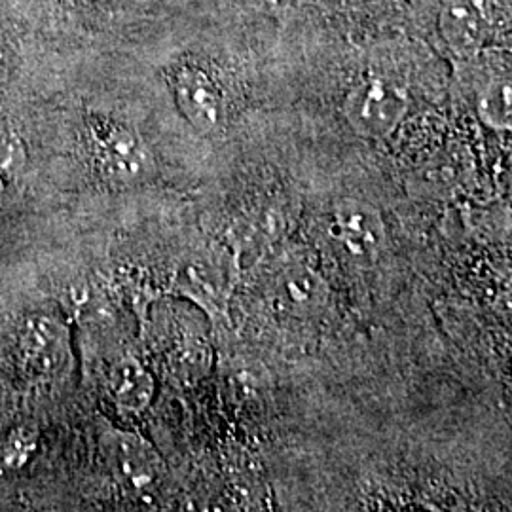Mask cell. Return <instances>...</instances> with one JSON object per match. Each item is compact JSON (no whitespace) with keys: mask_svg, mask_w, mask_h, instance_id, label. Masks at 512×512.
<instances>
[{"mask_svg":"<svg viewBox=\"0 0 512 512\" xmlns=\"http://www.w3.org/2000/svg\"><path fill=\"white\" fill-rule=\"evenodd\" d=\"M497 310H499V313H501L505 319L512 321V291L503 294V296L497 300Z\"/></svg>","mask_w":512,"mask_h":512,"instance_id":"2e32d148","label":"cell"},{"mask_svg":"<svg viewBox=\"0 0 512 512\" xmlns=\"http://www.w3.org/2000/svg\"><path fill=\"white\" fill-rule=\"evenodd\" d=\"M55 2L73 12L93 14V16H110V14L126 12L137 0H55Z\"/></svg>","mask_w":512,"mask_h":512,"instance_id":"5bb4252c","label":"cell"},{"mask_svg":"<svg viewBox=\"0 0 512 512\" xmlns=\"http://www.w3.org/2000/svg\"><path fill=\"white\" fill-rule=\"evenodd\" d=\"M21 338L27 366L40 376H52L65 365L69 344L67 332L59 323L46 317H38L29 321Z\"/></svg>","mask_w":512,"mask_h":512,"instance_id":"ba28073f","label":"cell"},{"mask_svg":"<svg viewBox=\"0 0 512 512\" xmlns=\"http://www.w3.org/2000/svg\"><path fill=\"white\" fill-rule=\"evenodd\" d=\"M4 192V181H2V175H0V194Z\"/></svg>","mask_w":512,"mask_h":512,"instance_id":"d6986e66","label":"cell"},{"mask_svg":"<svg viewBox=\"0 0 512 512\" xmlns=\"http://www.w3.org/2000/svg\"><path fill=\"white\" fill-rule=\"evenodd\" d=\"M274 300L277 310L291 317H313L329 300V287L323 275L306 264H294L275 277Z\"/></svg>","mask_w":512,"mask_h":512,"instance_id":"52a82bcc","label":"cell"},{"mask_svg":"<svg viewBox=\"0 0 512 512\" xmlns=\"http://www.w3.org/2000/svg\"><path fill=\"white\" fill-rule=\"evenodd\" d=\"M38 435L35 429L18 427L14 429L0 450V463L6 469H21L33 452L37 450Z\"/></svg>","mask_w":512,"mask_h":512,"instance_id":"7c38bea8","label":"cell"},{"mask_svg":"<svg viewBox=\"0 0 512 512\" xmlns=\"http://www.w3.org/2000/svg\"><path fill=\"white\" fill-rule=\"evenodd\" d=\"M507 183H509V190H511L512 194V158L511 164H509V169H507Z\"/></svg>","mask_w":512,"mask_h":512,"instance_id":"ac0fdd59","label":"cell"},{"mask_svg":"<svg viewBox=\"0 0 512 512\" xmlns=\"http://www.w3.org/2000/svg\"><path fill=\"white\" fill-rule=\"evenodd\" d=\"M478 110L488 126L512 131V76L490 82L480 95Z\"/></svg>","mask_w":512,"mask_h":512,"instance_id":"8fae6325","label":"cell"},{"mask_svg":"<svg viewBox=\"0 0 512 512\" xmlns=\"http://www.w3.org/2000/svg\"><path fill=\"white\" fill-rule=\"evenodd\" d=\"M177 283L184 293L202 302L209 310H220L226 304L228 272L215 256H190L177 274Z\"/></svg>","mask_w":512,"mask_h":512,"instance_id":"9c48e42d","label":"cell"},{"mask_svg":"<svg viewBox=\"0 0 512 512\" xmlns=\"http://www.w3.org/2000/svg\"><path fill=\"white\" fill-rule=\"evenodd\" d=\"M25 162V148L18 135L0 122V175L14 173Z\"/></svg>","mask_w":512,"mask_h":512,"instance_id":"4fadbf2b","label":"cell"},{"mask_svg":"<svg viewBox=\"0 0 512 512\" xmlns=\"http://www.w3.org/2000/svg\"><path fill=\"white\" fill-rule=\"evenodd\" d=\"M408 112V93L387 78H368L344 101L351 129L366 139H384L401 126Z\"/></svg>","mask_w":512,"mask_h":512,"instance_id":"3957f363","label":"cell"},{"mask_svg":"<svg viewBox=\"0 0 512 512\" xmlns=\"http://www.w3.org/2000/svg\"><path fill=\"white\" fill-rule=\"evenodd\" d=\"M327 234L340 255L357 266L374 264L384 251V219L366 203L336 205L327 220Z\"/></svg>","mask_w":512,"mask_h":512,"instance_id":"277c9868","label":"cell"},{"mask_svg":"<svg viewBox=\"0 0 512 512\" xmlns=\"http://www.w3.org/2000/svg\"><path fill=\"white\" fill-rule=\"evenodd\" d=\"M325 8H329L332 12H340V14H346V12H355L359 8H363L368 0H321Z\"/></svg>","mask_w":512,"mask_h":512,"instance_id":"9a60e30c","label":"cell"},{"mask_svg":"<svg viewBox=\"0 0 512 512\" xmlns=\"http://www.w3.org/2000/svg\"><path fill=\"white\" fill-rule=\"evenodd\" d=\"M88 150L95 171L112 186L129 188L147 183L156 171L154 156L145 139L118 120H90Z\"/></svg>","mask_w":512,"mask_h":512,"instance_id":"6da1fadb","label":"cell"},{"mask_svg":"<svg viewBox=\"0 0 512 512\" xmlns=\"http://www.w3.org/2000/svg\"><path fill=\"white\" fill-rule=\"evenodd\" d=\"M167 78L186 122L203 135L215 133L226 112V95L215 71L205 61L186 57L173 65Z\"/></svg>","mask_w":512,"mask_h":512,"instance_id":"7a4b0ae2","label":"cell"},{"mask_svg":"<svg viewBox=\"0 0 512 512\" xmlns=\"http://www.w3.org/2000/svg\"><path fill=\"white\" fill-rule=\"evenodd\" d=\"M501 0H446L440 31L458 54H473L492 37L499 25Z\"/></svg>","mask_w":512,"mask_h":512,"instance_id":"8992f818","label":"cell"},{"mask_svg":"<svg viewBox=\"0 0 512 512\" xmlns=\"http://www.w3.org/2000/svg\"><path fill=\"white\" fill-rule=\"evenodd\" d=\"M103 452L110 475L124 490L145 495L160 488L165 475L164 459L141 435L110 431L103 440Z\"/></svg>","mask_w":512,"mask_h":512,"instance_id":"5b68a950","label":"cell"},{"mask_svg":"<svg viewBox=\"0 0 512 512\" xmlns=\"http://www.w3.org/2000/svg\"><path fill=\"white\" fill-rule=\"evenodd\" d=\"M110 397L116 406L129 414H141L154 401V376L133 357L118 359L109 370Z\"/></svg>","mask_w":512,"mask_h":512,"instance_id":"30bf717a","label":"cell"},{"mask_svg":"<svg viewBox=\"0 0 512 512\" xmlns=\"http://www.w3.org/2000/svg\"><path fill=\"white\" fill-rule=\"evenodd\" d=\"M256 2H262V4H272V6H283V4H289L293 0H256Z\"/></svg>","mask_w":512,"mask_h":512,"instance_id":"e0dca14e","label":"cell"}]
</instances>
